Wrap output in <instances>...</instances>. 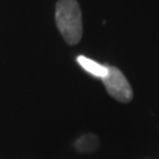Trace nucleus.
<instances>
[{"mask_svg":"<svg viewBox=\"0 0 159 159\" xmlns=\"http://www.w3.org/2000/svg\"><path fill=\"white\" fill-rule=\"evenodd\" d=\"M77 61H78V64L81 67L85 70L86 72H89L92 75L98 77L100 79H102L107 74V66L96 63L94 60H92V59L85 57V56H79V57L77 58Z\"/></svg>","mask_w":159,"mask_h":159,"instance_id":"nucleus-4","label":"nucleus"},{"mask_svg":"<svg viewBox=\"0 0 159 159\" xmlns=\"http://www.w3.org/2000/svg\"><path fill=\"white\" fill-rule=\"evenodd\" d=\"M74 148L80 153H92L99 148V138L92 133L84 134L75 140Z\"/></svg>","mask_w":159,"mask_h":159,"instance_id":"nucleus-3","label":"nucleus"},{"mask_svg":"<svg viewBox=\"0 0 159 159\" xmlns=\"http://www.w3.org/2000/svg\"><path fill=\"white\" fill-rule=\"evenodd\" d=\"M106 91L113 99L119 102L127 104L133 98V90L129 80L119 68L107 66V74L102 79Z\"/></svg>","mask_w":159,"mask_h":159,"instance_id":"nucleus-2","label":"nucleus"},{"mask_svg":"<svg viewBox=\"0 0 159 159\" xmlns=\"http://www.w3.org/2000/svg\"><path fill=\"white\" fill-rule=\"evenodd\" d=\"M56 23L68 45H77L83 37V17L77 0H58Z\"/></svg>","mask_w":159,"mask_h":159,"instance_id":"nucleus-1","label":"nucleus"}]
</instances>
